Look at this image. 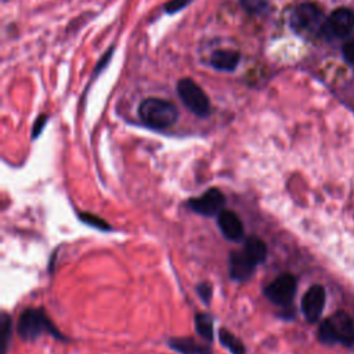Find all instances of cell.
<instances>
[{
    "label": "cell",
    "instance_id": "obj_15",
    "mask_svg": "<svg viewBox=\"0 0 354 354\" xmlns=\"http://www.w3.org/2000/svg\"><path fill=\"white\" fill-rule=\"evenodd\" d=\"M218 337H220V343L224 347H227L231 354H246L245 344L234 333H231L228 329L221 328L220 332H218Z\"/></svg>",
    "mask_w": 354,
    "mask_h": 354
},
{
    "label": "cell",
    "instance_id": "obj_2",
    "mask_svg": "<svg viewBox=\"0 0 354 354\" xmlns=\"http://www.w3.org/2000/svg\"><path fill=\"white\" fill-rule=\"evenodd\" d=\"M138 116L144 124L152 129H167L178 119L176 105L163 98H145L138 106Z\"/></svg>",
    "mask_w": 354,
    "mask_h": 354
},
{
    "label": "cell",
    "instance_id": "obj_23",
    "mask_svg": "<svg viewBox=\"0 0 354 354\" xmlns=\"http://www.w3.org/2000/svg\"><path fill=\"white\" fill-rule=\"evenodd\" d=\"M343 55L346 61L354 64V36L343 46Z\"/></svg>",
    "mask_w": 354,
    "mask_h": 354
},
{
    "label": "cell",
    "instance_id": "obj_3",
    "mask_svg": "<svg viewBox=\"0 0 354 354\" xmlns=\"http://www.w3.org/2000/svg\"><path fill=\"white\" fill-rule=\"evenodd\" d=\"M319 339L325 343H342L350 346L354 343V321L343 311L335 313L319 326Z\"/></svg>",
    "mask_w": 354,
    "mask_h": 354
},
{
    "label": "cell",
    "instance_id": "obj_12",
    "mask_svg": "<svg viewBox=\"0 0 354 354\" xmlns=\"http://www.w3.org/2000/svg\"><path fill=\"white\" fill-rule=\"evenodd\" d=\"M241 61V54L235 50H216L210 55V65L223 72H232Z\"/></svg>",
    "mask_w": 354,
    "mask_h": 354
},
{
    "label": "cell",
    "instance_id": "obj_8",
    "mask_svg": "<svg viewBox=\"0 0 354 354\" xmlns=\"http://www.w3.org/2000/svg\"><path fill=\"white\" fill-rule=\"evenodd\" d=\"M354 28V12L348 8L335 10L324 24V32L333 39H342L351 33Z\"/></svg>",
    "mask_w": 354,
    "mask_h": 354
},
{
    "label": "cell",
    "instance_id": "obj_21",
    "mask_svg": "<svg viewBox=\"0 0 354 354\" xmlns=\"http://www.w3.org/2000/svg\"><path fill=\"white\" fill-rule=\"evenodd\" d=\"M191 3V0H170L166 6H165V12L167 14H174L180 10H183L184 7H187Z\"/></svg>",
    "mask_w": 354,
    "mask_h": 354
},
{
    "label": "cell",
    "instance_id": "obj_11",
    "mask_svg": "<svg viewBox=\"0 0 354 354\" xmlns=\"http://www.w3.org/2000/svg\"><path fill=\"white\" fill-rule=\"evenodd\" d=\"M256 266L246 257L243 250L231 252L228 256V270L230 277L234 281H246L252 277Z\"/></svg>",
    "mask_w": 354,
    "mask_h": 354
},
{
    "label": "cell",
    "instance_id": "obj_13",
    "mask_svg": "<svg viewBox=\"0 0 354 354\" xmlns=\"http://www.w3.org/2000/svg\"><path fill=\"white\" fill-rule=\"evenodd\" d=\"M169 347L180 354H213L209 347L191 337H171L169 340Z\"/></svg>",
    "mask_w": 354,
    "mask_h": 354
},
{
    "label": "cell",
    "instance_id": "obj_7",
    "mask_svg": "<svg viewBox=\"0 0 354 354\" xmlns=\"http://www.w3.org/2000/svg\"><path fill=\"white\" fill-rule=\"evenodd\" d=\"M296 293V278L292 274H281L264 288L266 297L277 306H289Z\"/></svg>",
    "mask_w": 354,
    "mask_h": 354
},
{
    "label": "cell",
    "instance_id": "obj_5",
    "mask_svg": "<svg viewBox=\"0 0 354 354\" xmlns=\"http://www.w3.org/2000/svg\"><path fill=\"white\" fill-rule=\"evenodd\" d=\"M324 24L321 10L311 3L297 6L290 15V25L299 33H317L324 30Z\"/></svg>",
    "mask_w": 354,
    "mask_h": 354
},
{
    "label": "cell",
    "instance_id": "obj_20",
    "mask_svg": "<svg viewBox=\"0 0 354 354\" xmlns=\"http://www.w3.org/2000/svg\"><path fill=\"white\" fill-rule=\"evenodd\" d=\"M212 285L207 283V282H201L198 286H196V293L198 296L202 299L203 303H209L210 299H212Z\"/></svg>",
    "mask_w": 354,
    "mask_h": 354
},
{
    "label": "cell",
    "instance_id": "obj_10",
    "mask_svg": "<svg viewBox=\"0 0 354 354\" xmlns=\"http://www.w3.org/2000/svg\"><path fill=\"white\" fill-rule=\"evenodd\" d=\"M217 224L223 235L230 241L238 242L243 236V224L238 214L232 210H221L217 216Z\"/></svg>",
    "mask_w": 354,
    "mask_h": 354
},
{
    "label": "cell",
    "instance_id": "obj_16",
    "mask_svg": "<svg viewBox=\"0 0 354 354\" xmlns=\"http://www.w3.org/2000/svg\"><path fill=\"white\" fill-rule=\"evenodd\" d=\"M11 332H12L11 317L6 311H3L0 315V354H7L11 343Z\"/></svg>",
    "mask_w": 354,
    "mask_h": 354
},
{
    "label": "cell",
    "instance_id": "obj_18",
    "mask_svg": "<svg viewBox=\"0 0 354 354\" xmlns=\"http://www.w3.org/2000/svg\"><path fill=\"white\" fill-rule=\"evenodd\" d=\"M79 218H80L82 223L90 225L93 228H97V230H101V231H109L111 230V225L104 218H101L100 216H95L93 213L82 212V213H79Z\"/></svg>",
    "mask_w": 354,
    "mask_h": 354
},
{
    "label": "cell",
    "instance_id": "obj_14",
    "mask_svg": "<svg viewBox=\"0 0 354 354\" xmlns=\"http://www.w3.org/2000/svg\"><path fill=\"white\" fill-rule=\"evenodd\" d=\"M243 253L246 254V257L257 267L259 264L264 263L266 257H267V246L264 243L263 239H260L259 236H249L246 238L245 243H243Z\"/></svg>",
    "mask_w": 354,
    "mask_h": 354
},
{
    "label": "cell",
    "instance_id": "obj_9",
    "mask_svg": "<svg viewBox=\"0 0 354 354\" xmlns=\"http://www.w3.org/2000/svg\"><path fill=\"white\" fill-rule=\"evenodd\" d=\"M325 304V289L321 285H313L301 299V310L307 321L315 322L322 314Z\"/></svg>",
    "mask_w": 354,
    "mask_h": 354
},
{
    "label": "cell",
    "instance_id": "obj_22",
    "mask_svg": "<svg viewBox=\"0 0 354 354\" xmlns=\"http://www.w3.org/2000/svg\"><path fill=\"white\" fill-rule=\"evenodd\" d=\"M46 122H47V115H40L36 119V122L33 124V129H32V137L33 138H37L40 136V133L43 131V129L46 126Z\"/></svg>",
    "mask_w": 354,
    "mask_h": 354
},
{
    "label": "cell",
    "instance_id": "obj_19",
    "mask_svg": "<svg viewBox=\"0 0 354 354\" xmlns=\"http://www.w3.org/2000/svg\"><path fill=\"white\" fill-rule=\"evenodd\" d=\"M241 6L249 12L254 15L264 14L268 8L267 0H241Z\"/></svg>",
    "mask_w": 354,
    "mask_h": 354
},
{
    "label": "cell",
    "instance_id": "obj_4",
    "mask_svg": "<svg viewBox=\"0 0 354 354\" xmlns=\"http://www.w3.org/2000/svg\"><path fill=\"white\" fill-rule=\"evenodd\" d=\"M177 93L183 104L196 116L206 118L210 112V102L203 88L189 77L177 82Z\"/></svg>",
    "mask_w": 354,
    "mask_h": 354
},
{
    "label": "cell",
    "instance_id": "obj_1",
    "mask_svg": "<svg viewBox=\"0 0 354 354\" xmlns=\"http://www.w3.org/2000/svg\"><path fill=\"white\" fill-rule=\"evenodd\" d=\"M18 336L25 342H33L41 333H50L55 339L65 340L64 335L55 328L43 308H26L21 313L17 324Z\"/></svg>",
    "mask_w": 354,
    "mask_h": 354
},
{
    "label": "cell",
    "instance_id": "obj_6",
    "mask_svg": "<svg viewBox=\"0 0 354 354\" xmlns=\"http://www.w3.org/2000/svg\"><path fill=\"white\" fill-rule=\"evenodd\" d=\"M225 205V196L218 188H209L206 189L201 196L191 198L187 202V206L205 217H213L218 216L221 210H224Z\"/></svg>",
    "mask_w": 354,
    "mask_h": 354
},
{
    "label": "cell",
    "instance_id": "obj_17",
    "mask_svg": "<svg viewBox=\"0 0 354 354\" xmlns=\"http://www.w3.org/2000/svg\"><path fill=\"white\" fill-rule=\"evenodd\" d=\"M195 329L199 336H202L205 340L212 342L213 340V318L206 313H198L195 315Z\"/></svg>",
    "mask_w": 354,
    "mask_h": 354
}]
</instances>
